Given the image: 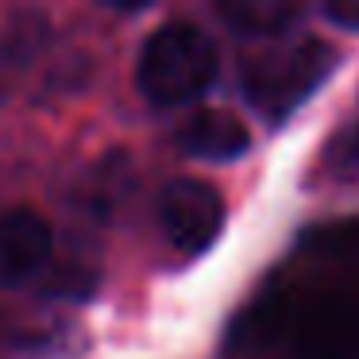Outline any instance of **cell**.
<instances>
[{
  "instance_id": "ba28073f",
  "label": "cell",
  "mask_w": 359,
  "mask_h": 359,
  "mask_svg": "<svg viewBox=\"0 0 359 359\" xmlns=\"http://www.w3.org/2000/svg\"><path fill=\"white\" fill-rule=\"evenodd\" d=\"M325 170L332 178H359V120L344 124L325 143Z\"/></svg>"
},
{
  "instance_id": "9c48e42d",
  "label": "cell",
  "mask_w": 359,
  "mask_h": 359,
  "mask_svg": "<svg viewBox=\"0 0 359 359\" xmlns=\"http://www.w3.org/2000/svg\"><path fill=\"white\" fill-rule=\"evenodd\" d=\"M325 16L359 32V0H332V4H325Z\"/></svg>"
},
{
  "instance_id": "30bf717a",
  "label": "cell",
  "mask_w": 359,
  "mask_h": 359,
  "mask_svg": "<svg viewBox=\"0 0 359 359\" xmlns=\"http://www.w3.org/2000/svg\"><path fill=\"white\" fill-rule=\"evenodd\" d=\"M8 332V320H4V313H0V336Z\"/></svg>"
},
{
  "instance_id": "7a4b0ae2",
  "label": "cell",
  "mask_w": 359,
  "mask_h": 359,
  "mask_svg": "<svg viewBox=\"0 0 359 359\" xmlns=\"http://www.w3.org/2000/svg\"><path fill=\"white\" fill-rule=\"evenodd\" d=\"M336 58L340 50L313 35L282 43L243 66V97L266 124H282L320 89V81L336 70Z\"/></svg>"
},
{
  "instance_id": "3957f363",
  "label": "cell",
  "mask_w": 359,
  "mask_h": 359,
  "mask_svg": "<svg viewBox=\"0 0 359 359\" xmlns=\"http://www.w3.org/2000/svg\"><path fill=\"white\" fill-rule=\"evenodd\" d=\"M155 217L163 228V240L178 255L194 259L205 255L224 232V197L201 178H178L158 194Z\"/></svg>"
},
{
  "instance_id": "8992f818",
  "label": "cell",
  "mask_w": 359,
  "mask_h": 359,
  "mask_svg": "<svg viewBox=\"0 0 359 359\" xmlns=\"http://www.w3.org/2000/svg\"><path fill=\"white\" fill-rule=\"evenodd\" d=\"M178 147L194 158H212V163H228L240 158L251 147V132L236 112L224 109H201L178 128Z\"/></svg>"
},
{
  "instance_id": "52a82bcc",
  "label": "cell",
  "mask_w": 359,
  "mask_h": 359,
  "mask_svg": "<svg viewBox=\"0 0 359 359\" xmlns=\"http://www.w3.org/2000/svg\"><path fill=\"white\" fill-rule=\"evenodd\" d=\"M217 16L236 35L271 39V35H282L290 24L302 20V8H294V4H274V0H240V4H220Z\"/></svg>"
},
{
  "instance_id": "6da1fadb",
  "label": "cell",
  "mask_w": 359,
  "mask_h": 359,
  "mask_svg": "<svg viewBox=\"0 0 359 359\" xmlns=\"http://www.w3.org/2000/svg\"><path fill=\"white\" fill-rule=\"evenodd\" d=\"M217 43L189 20H174L151 32L135 62V86L158 109L189 104L217 81Z\"/></svg>"
},
{
  "instance_id": "5b68a950",
  "label": "cell",
  "mask_w": 359,
  "mask_h": 359,
  "mask_svg": "<svg viewBox=\"0 0 359 359\" xmlns=\"http://www.w3.org/2000/svg\"><path fill=\"white\" fill-rule=\"evenodd\" d=\"M55 266V232L35 209L0 212V286H24Z\"/></svg>"
},
{
  "instance_id": "277c9868",
  "label": "cell",
  "mask_w": 359,
  "mask_h": 359,
  "mask_svg": "<svg viewBox=\"0 0 359 359\" xmlns=\"http://www.w3.org/2000/svg\"><path fill=\"white\" fill-rule=\"evenodd\" d=\"M286 340L305 359H355L359 309L332 294L297 297L286 309Z\"/></svg>"
}]
</instances>
